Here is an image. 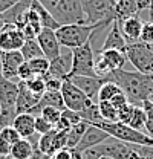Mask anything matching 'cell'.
<instances>
[{
    "label": "cell",
    "mask_w": 153,
    "mask_h": 159,
    "mask_svg": "<svg viewBox=\"0 0 153 159\" xmlns=\"http://www.w3.org/2000/svg\"><path fill=\"white\" fill-rule=\"evenodd\" d=\"M106 81H114L119 86L129 102L133 106H141L153 90V74H141L138 70L118 69L106 77Z\"/></svg>",
    "instance_id": "cell-1"
},
{
    "label": "cell",
    "mask_w": 153,
    "mask_h": 159,
    "mask_svg": "<svg viewBox=\"0 0 153 159\" xmlns=\"http://www.w3.org/2000/svg\"><path fill=\"white\" fill-rule=\"evenodd\" d=\"M107 25H112V21H101L98 25H83V23H72V25H64L60 26L55 34L61 44V48L66 49H75L87 43L94 37V34L106 28Z\"/></svg>",
    "instance_id": "cell-2"
},
{
    "label": "cell",
    "mask_w": 153,
    "mask_h": 159,
    "mask_svg": "<svg viewBox=\"0 0 153 159\" xmlns=\"http://www.w3.org/2000/svg\"><path fill=\"white\" fill-rule=\"evenodd\" d=\"M96 127L103 129L110 136L119 139V141H124V142H129V144H141V145H150V147H153V138L150 135H147L146 132H139L136 129H132L127 124L103 121V122L96 124Z\"/></svg>",
    "instance_id": "cell-3"
},
{
    "label": "cell",
    "mask_w": 153,
    "mask_h": 159,
    "mask_svg": "<svg viewBox=\"0 0 153 159\" xmlns=\"http://www.w3.org/2000/svg\"><path fill=\"white\" fill-rule=\"evenodd\" d=\"M72 54V69L69 77L83 75V77H96L95 74V55H94V48H92V39L83 46L75 48L71 51ZM67 77V78H69Z\"/></svg>",
    "instance_id": "cell-4"
},
{
    "label": "cell",
    "mask_w": 153,
    "mask_h": 159,
    "mask_svg": "<svg viewBox=\"0 0 153 159\" xmlns=\"http://www.w3.org/2000/svg\"><path fill=\"white\" fill-rule=\"evenodd\" d=\"M51 14L60 26L72 23L87 25L81 0H58L57 5L51 9Z\"/></svg>",
    "instance_id": "cell-5"
},
{
    "label": "cell",
    "mask_w": 153,
    "mask_h": 159,
    "mask_svg": "<svg viewBox=\"0 0 153 159\" xmlns=\"http://www.w3.org/2000/svg\"><path fill=\"white\" fill-rule=\"evenodd\" d=\"M94 150L100 156H109V158L114 159H142L138 155V152L135 150L133 144L119 141L114 136H110L104 142L98 144L96 147H94Z\"/></svg>",
    "instance_id": "cell-6"
},
{
    "label": "cell",
    "mask_w": 153,
    "mask_h": 159,
    "mask_svg": "<svg viewBox=\"0 0 153 159\" xmlns=\"http://www.w3.org/2000/svg\"><path fill=\"white\" fill-rule=\"evenodd\" d=\"M87 25H98L101 21H114L115 6L109 0H81Z\"/></svg>",
    "instance_id": "cell-7"
},
{
    "label": "cell",
    "mask_w": 153,
    "mask_h": 159,
    "mask_svg": "<svg viewBox=\"0 0 153 159\" xmlns=\"http://www.w3.org/2000/svg\"><path fill=\"white\" fill-rule=\"evenodd\" d=\"M126 55H127V61L133 64V67L138 72L153 74V52L146 43L136 41L132 44H127Z\"/></svg>",
    "instance_id": "cell-8"
},
{
    "label": "cell",
    "mask_w": 153,
    "mask_h": 159,
    "mask_svg": "<svg viewBox=\"0 0 153 159\" xmlns=\"http://www.w3.org/2000/svg\"><path fill=\"white\" fill-rule=\"evenodd\" d=\"M61 95H63V99H64L66 109H71V110H75V112L84 110L86 107H89L94 102V101H90V99L87 98L69 78L63 80Z\"/></svg>",
    "instance_id": "cell-9"
},
{
    "label": "cell",
    "mask_w": 153,
    "mask_h": 159,
    "mask_svg": "<svg viewBox=\"0 0 153 159\" xmlns=\"http://www.w3.org/2000/svg\"><path fill=\"white\" fill-rule=\"evenodd\" d=\"M25 43V35L16 25L6 23L0 29V52L20 51Z\"/></svg>",
    "instance_id": "cell-10"
},
{
    "label": "cell",
    "mask_w": 153,
    "mask_h": 159,
    "mask_svg": "<svg viewBox=\"0 0 153 159\" xmlns=\"http://www.w3.org/2000/svg\"><path fill=\"white\" fill-rule=\"evenodd\" d=\"M37 41L43 51V55L49 60H55L61 55V44L57 39V34L54 29L43 28L41 32L37 35Z\"/></svg>",
    "instance_id": "cell-11"
},
{
    "label": "cell",
    "mask_w": 153,
    "mask_h": 159,
    "mask_svg": "<svg viewBox=\"0 0 153 159\" xmlns=\"http://www.w3.org/2000/svg\"><path fill=\"white\" fill-rule=\"evenodd\" d=\"M17 97H19V83L5 78L0 72V109L2 110H16Z\"/></svg>",
    "instance_id": "cell-12"
},
{
    "label": "cell",
    "mask_w": 153,
    "mask_h": 159,
    "mask_svg": "<svg viewBox=\"0 0 153 159\" xmlns=\"http://www.w3.org/2000/svg\"><path fill=\"white\" fill-rule=\"evenodd\" d=\"M69 80L75 84L76 87L94 102H98V92L100 87L103 86V83L106 81L104 78H98V77H83V75H75V77H69Z\"/></svg>",
    "instance_id": "cell-13"
},
{
    "label": "cell",
    "mask_w": 153,
    "mask_h": 159,
    "mask_svg": "<svg viewBox=\"0 0 153 159\" xmlns=\"http://www.w3.org/2000/svg\"><path fill=\"white\" fill-rule=\"evenodd\" d=\"M0 57H2V67H0V72L5 78L12 80L16 81L17 78V70L21 66V63L25 61L23 55L20 51H9V52H0Z\"/></svg>",
    "instance_id": "cell-14"
},
{
    "label": "cell",
    "mask_w": 153,
    "mask_h": 159,
    "mask_svg": "<svg viewBox=\"0 0 153 159\" xmlns=\"http://www.w3.org/2000/svg\"><path fill=\"white\" fill-rule=\"evenodd\" d=\"M40 98L35 93H32L25 81H19V97H17V102H16V112L17 115L20 113H31L32 109L40 102Z\"/></svg>",
    "instance_id": "cell-15"
},
{
    "label": "cell",
    "mask_w": 153,
    "mask_h": 159,
    "mask_svg": "<svg viewBox=\"0 0 153 159\" xmlns=\"http://www.w3.org/2000/svg\"><path fill=\"white\" fill-rule=\"evenodd\" d=\"M107 138H110V135H109L107 132H104L103 129H100V127H96V125H90V124H89L87 130L84 132L83 138H81V141L78 142V145H76L75 148L84 153L86 150L94 148V147H96L98 144L104 142Z\"/></svg>",
    "instance_id": "cell-16"
},
{
    "label": "cell",
    "mask_w": 153,
    "mask_h": 159,
    "mask_svg": "<svg viewBox=\"0 0 153 159\" xmlns=\"http://www.w3.org/2000/svg\"><path fill=\"white\" fill-rule=\"evenodd\" d=\"M142 25H144V21L141 20L139 14L132 16V17H129V19H126L124 21L119 23L121 32H123L124 39L127 41V44H132V43L139 41L141 31H142Z\"/></svg>",
    "instance_id": "cell-17"
},
{
    "label": "cell",
    "mask_w": 153,
    "mask_h": 159,
    "mask_svg": "<svg viewBox=\"0 0 153 159\" xmlns=\"http://www.w3.org/2000/svg\"><path fill=\"white\" fill-rule=\"evenodd\" d=\"M109 49H116V51H121V52H126V49H127V41L121 32L119 21H116V20L112 21L110 31L107 32V37H106L104 44L101 48V51H109Z\"/></svg>",
    "instance_id": "cell-18"
},
{
    "label": "cell",
    "mask_w": 153,
    "mask_h": 159,
    "mask_svg": "<svg viewBox=\"0 0 153 159\" xmlns=\"http://www.w3.org/2000/svg\"><path fill=\"white\" fill-rule=\"evenodd\" d=\"M71 69H72V54H66V55H60L55 60H51V64H49V70L46 75L52 77V78H60L64 80L69 77L71 74Z\"/></svg>",
    "instance_id": "cell-19"
},
{
    "label": "cell",
    "mask_w": 153,
    "mask_h": 159,
    "mask_svg": "<svg viewBox=\"0 0 153 159\" xmlns=\"http://www.w3.org/2000/svg\"><path fill=\"white\" fill-rule=\"evenodd\" d=\"M44 107H55V109H60V110H64L66 106H64V99H63V95H61V90L58 92H52V90H46L41 98H40V102L32 109V115L37 116L40 115V112L44 109Z\"/></svg>",
    "instance_id": "cell-20"
},
{
    "label": "cell",
    "mask_w": 153,
    "mask_h": 159,
    "mask_svg": "<svg viewBox=\"0 0 153 159\" xmlns=\"http://www.w3.org/2000/svg\"><path fill=\"white\" fill-rule=\"evenodd\" d=\"M12 127L19 132L21 138L28 139L31 135L35 133V116L32 113H20L14 119Z\"/></svg>",
    "instance_id": "cell-21"
},
{
    "label": "cell",
    "mask_w": 153,
    "mask_h": 159,
    "mask_svg": "<svg viewBox=\"0 0 153 159\" xmlns=\"http://www.w3.org/2000/svg\"><path fill=\"white\" fill-rule=\"evenodd\" d=\"M139 14L136 0H118L115 3V20L116 21H124L126 19Z\"/></svg>",
    "instance_id": "cell-22"
},
{
    "label": "cell",
    "mask_w": 153,
    "mask_h": 159,
    "mask_svg": "<svg viewBox=\"0 0 153 159\" xmlns=\"http://www.w3.org/2000/svg\"><path fill=\"white\" fill-rule=\"evenodd\" d=\"M100 55L104 58V61L107 63L109 69L114 72L118 69H124V64L127 61V55L126 52L116 51V49H109V51H100Z\"/></svg>",
    "instance_id": "cell-23"
},
{
    "label": "cell",
    "mask_w": 153,
    "mask_h": 159,
    "mask_svg": "<svg viewBox=\"0 0 153 159\" xmlns=\"http://www.w3.org/2000/svg\"><path fill=\"white\" fill-rule=\"evenodd\" d=\"M31 9H34V11L38 14V19H40V21H41V26H43V28L54 29V31H57L58 28H60V25L57 23V20L52 17L51 11H49L48 8H44L38 0H32V3H31Z\"/></svg>",
    "instance_id": "cell-24"
},
{
    "label": "cell",
    "mask_w": 153,
    "mask_h": 159,
    "mask_svg": "<svg viewBox=\"0 0 153 159\" xmlns=\"http://www.w3.org/2000/svg\"><path fill=\"white\" fill-rule=\"evenodd\" d=\"M34 153V147L31 145V142L28 139L21 138L17 141L12 147H11V159H29Z\"/></svg>",
    "instance_id": "cell-25"
},
{
    "label": "cell",
    "mask_w": 153,
    "mask_h": 159,
    "mask_svg": "<svg viewBox=\"0 0 153 159\" xmlns=\"http://www.w3.org/2000/svg\"><path fill=\"white\" fill-rule=\"evenodd\" d=\"M87 127H89V124H87L86 121H81L80 124L71 127V129H69V133H67V144H66V148H69V150L75 148L76 145H78V142H80L81 138H83L84 132L87 130Z\"/></svg>",
    "instance_id": "cell-26"
},
{
    "label": "cell",
    "mask_w": 153,
    "mask_h": 159,
    "mask_svg": "<svg viewBox=\"0 0 153 159\" xmlns=\"http://www.w3.org/2000/svg\"><path fill=\"white\" fill-rule=\"evenodd\" d=\"M20 52H21V55H23L25 61H31V60L38 58V57H44V55H43V51H41L40 44H38L37 39L25 40V43H23Z\"/></svg>",
    "instance_id": "cell-27"
},
{
    "label": "cell",
    "mask_w": 153,
    "mask_h": 159,
    "mask_svg": "<svg viewBox=\"0 0 153 159\" xmlns=\"http://www.w3.org/2000/svg\"><path fill=\"white\" fill-rule=\"evenodd\" d=\"M80 115H81V119H83V121H86V122L90 124V125H96V124H100V122L104 121V118L101 116L98 102H92L89 107H86L84 110H81Z\"/></svg>",
    "instance_id": "cell-28"
},
{
    "label": "cell",
    "mask_w": 153,
    "mask_h": 159,
    "mask_svg": "<svg viewBox=\"0 0 153 159\" xmlns=\"http://www.w3.org/2000/svg\"><path fill=\"white\" fill-rule=\"evenodd\" d=\"M55 133H57V129L44 133V135H40L38 139V148L40 152H43L44 155H49V156H54L55 155V148H54V142H55Z\"/></svg>",
    "instance_id": "cell-29"
},
{
    "label": "cell",
    "mask_w": 153,
    "mask_h": 159,
    "mask_svg": "<svg viewBox=\"0 0 153 159\" xmlns=\"http://www.w3.org/2000/svg\"><path fill=\"white\" fill-rule=\"evenodd\" d=\"M119 93H123V90L119 89L118 84H115L114 81H104L98 92V102L100 101H112Z\"/></svg>",
    "instance_id": "cell-30"
},
{
    "label": "cell",
    "mask_w": 153,
    "mask_h": 159,
    "mask_svg": "<svg viewBox=\"0 0 153 159\" xmlns=\"http://www.w3.org/2000/svg\"><path fill=\"white\" fill-rule=\"evenodd\" d=\"M127 125H130L132 129H136L139 132H146V112L142 106H135L130 122Z\"/></svg>",
    "instance_id": "cell-31"
},
{
    "label": "cell",
    "mask_w": 153,
    "mask_h": 159,
    "mask_svg": "<svg viewBox=\"0 0 153 159\" xmlns=\"http://www.w3.org/2000/svg\"><path fill=\"white\" fill-rule=\"evenodd\" d=\"M101 116L107 122H118V109L114 107V104L110 101H100L98 102Z\"/></svg>",
    "instance_id": "cell-32"
},
{
    "label": "cell",
    "mask_w": 153,
    "mask_h": 159,
    "mask_svg": "<svg viewBox=\"0 0 153 159\" xmlns=\"http://www.w3.org/2000/svg\"><path fill=\"white\" fill-rule=\"evenodd\" d=\"M28 63H29V66H31L34 75H38V77L46 75L48 70H49V64H51V61L46 58V57H38V58L31 60V61H28Z\"/></svg>",
    "instance_id": "cell-33"
},
{
    "label": "cell",
    "mask_w": 153,
    "mask_h": 159,
    "mask_svg": "<svg viewBox=\"0 0 153 159\" xmlns=\"http://www.w3.org/2000/svg\"><path fill=\"white\" fill-rule=\"evenodd\" d=\"M26 83V86H28V89L32 92V93H35L38 97H41L44 92H46V81L43 77H38V75H34L32 78H29L28 81H25Z\"/></svg>",
    "instance_id": "cell-34"
},
{
    "label": "cell",
    "mask_w": 153,
    "mask_h": 159,
    "mask_svg": "<svg viewBox=\"0 0 153 159\" xmlns=\"http://www.w3.org/2000/svg\"><path fill=\"white\" fill-rule=\"evenodd\" d=\"M141 106L146 112V133L153 138V102L146 99Z\"/></svg>",
    "instance_id": "cell-35"
},
{
    "label": "cell",
    "mask_w": 153,
    "mask_h": 159,
    "mask_svg": "<svg viewBox=\"0 0 153 159\" xmlns=\"http://www.w3.org/2000/svg\"><path fill=\"white\" fill-rule=\"evenodd\" d=\"M40 115L46 119L48 122H51V124L55 127L58 124V121H60V118H61V110H60V109H55V107H44V109L40 112Z\"/></svg>",
    "instance_id": "cell-36"
},
{
    "label": "cell",
    "mask_w": 153,
    "mask_h": 159,
    "mask_svg": "<svg viewBox=\"0 0 153 159\" xmlns=\"http://www.w3.org/2000/svg\"><path fill=\"white\" fill-rule=\"evenodd\" d=\"M94 67H95V74L98 78H106L109 74H112V70L109 69V66H107V63L104 61V58L100 55V52H98V55L95 57V64H94Z\"/></svg>",
    "instance_id": "cell-37"
},
{
    "label": "cell",
    "mask_w": 153,
    "mask_h": 159,
    "mask_svg": "<svg viewBox=\"0 0 153 159\" xmlns=\"http://www.w3.org/2000/svg\"><path fill=\"white\" fill-rule=\"evenodd\" d=\"M135 106L127 102L124 104L123 107L118 109V122H123V124H129L130 122V118H132V113H133Z\"/></svg>",
    "instance_id": "cell-38"
},
{
    "label": "cell",
    "mask_w": 153,
    "mask_h": 159,
    "mask_svg": "<svg viewBox=\"0 0 153 159\" xmlns=\"http://www.w3.org/2000/svg\"><path fill=\"white\" fill-rule=\"evenodd\" d=\"M61 118L64 119V121H67V124L71 125V127H74L76 124H80L83 119H81V115H80V112H75V110H71V109H64V110H61Z\"/></svg>",
    "instance_id": "cell-39"
},
{
    "label": "cell",
    "mask_w": 153,
    "mask_h": 159,
    "mask_svg": "<svg viewBox=\"0 0 153 159\" xmlns=\"http://www.w3.org/2000/svg\"><path fill=\"white\" fill-rule=\"evenodd\" d=\"M0 136L3 139H6L11 145H14L17 141H20L21 139V136L19 135V132L12 127V125H8V127H5L2 132H0Z\"/></svg>",
    "instance_id": "cell-40"
},
{
    "label": "cell",
    "mask_w": 153,
    "mask_h": 159,
    "mask_svg": "<svg viewBox=\"0 0 153 159\" xmlns=\"http://www.w3.org/2000/svg\"><path fill=\"white\" fill-rule=\"evenodd\" d=\"M54 129H55V127H54L51 122H48L41 115H37V116H35V132H37L38 135H44V133H48V132H51V130H54Z\"/></svg>",
    "instance_id": "cell-41"
},
{
    "label": "cell",
    "mask_w": 153,
    "mask_h": 159,
    "mask_svg": "<svg viewBox=\"0 0 153 159\" xmlns=\"http://www.w3.org/2000/svg\"><path fill=\"white\" fill-rule=\"evenodd\" d=\"M139 41H142V43H146V44L153 43V21H144Z\"/></svg>",
    "instance_id": "cell-42"
},
{
    "label": "cell",
    "mask_w": 153,
    "mask_h": 159,
    "mask_svg": "<svg viewBox=\"0 0 153 159\" xmlns=\"http://www.w3.org/2000/svg\"><path fill=\"white\" fill-rule=\"evenodd\" d=\"M32 77H34V72H32L29 63L28 61H23L21 66L19 67V70H17V78H19V81H28V80L32 78Z\"/></svg>",
    "instance_id": "cell-43"
},
{
    "label": "cell",
    "mask_w": 153,
    "mask_h": 159,
    "mask_svg": "<svg viewBox=\"0 0 153 159\" xmlns=\"http://www.w3.org/2000/svg\"><path fill=\"white\" fill-rule=\"evenodd\" d=\"M43 78H44V81H46V90H52V92H58V90H61L63 80L52 78V77H49V75H43Z\"/></svg>",
    "instance_id": "cell-44"
},
{
    "label": "cell",
    "mask_w": 153,
    "mask_h": 159,
    "mask_svg": "<svg viewBox=\"0 0 153 159\" xmlns=\"http://www.w3.org/2000/svg\"><path fill=\"white\" fill-rule=\"evenodd\" d=\"M11 144L6 141V139H3L0 136V156L2 158H9V155H11Z\"/></svg>",
    "instance_id": "cell-45"
},
{
    "label": "cell",
    "mask_w": 153,
    "mask_h": 159,
    "mask_svg": "<svg viewBox=\"0 0 153 159\" xmlns=\"http://www.w3.org/2000/svg\"><path fill=\"white\" fill-rule=\"evenodd\" d=\"M110 102L114 104V107L119 109V107H123L124 104H127V102H129V99H127V97H126L124 93H119V95H116V97H115Z\"/></svg>",
    "instance_id": "cell-46"
},
{
    "label": "cell",
    "mask_w": 153,
    "mask_h": 159,
    "mask_svg": "<svg viewBox=\"0 0 153 159\" xmlns=\"http://www.w3.org/2000/svg\"><path fill=\"white\" fill-rule=\"evenodd\" d=\"M20 0H0V14L6 12L8 9H11L16 3H19Z\"/></svg>",
    "instance_id": "cell-47"
},
{
    "label": "cell",
    "mask_w": 153,
    "mask_h": 159,
    "mask_svg": "<svg viewBox=\"0 0 153 159\" xmlns=\"http://www.w3.org/2000/svg\"><path fill=\"white\" fill-rule=\"evenodd\" d=\"M52 159H72V152L69 148H61L52 156Z\"/></svg>",
    "instance_id": "cell-48"
},
{
    "label": "cell",
    "mask_w": 153,
    "mask_h": 159,
    "mask_svg": "<svg viewBox=\"0 0 153 159\" xmlns=\"http://www.w3.org/2000/svg\"><path fill=\"white\" fill-rule=\"evenodd\" d=\"M150 3L152 0H136V5H138V11H146V9H150Z\"/></svg>",
    "instance_id": "cell-49"
},
{
    "label": "cell",
    "mask_w": 153,
    "mask_h": 159,
    "mask_svg": "<svg viewBox=\"0 0 153 159\" xmlns=\"http://www.w3.org/2000/svg\"><path fill=\"white\" fill-rule=\"evenodd\" d=\"M38 2H40V3H41V5L44 6V8H48V9L51 11V9H52V8H54V6L57 5L58 0H38Z\"/></svg>",
    "instance_id": "cell-50"
},
{
    "label": "cell",
    "mask_w": 153,
    "mask_h": 159,
    "mask_svg": "<svg viewBox=\"0 0 153 159\" xmlns=\"http://www.w3.org/2000/svg\"><path fill=\"white\" fill-rule=\"evenodd\" d=\"M71 152H72V159H86L84 158V153L80 152V150H76V148H72Z\"/></svg>",
    "instance_id": "cell-51"
},
{
    "label": "cell",
    "mask_w": 153,
    "mask_h": 159,
    "mask_svg": "<svg viewBox=\"0 0 153 159\" xmlns=\"http://www.w3.org/2000/svg\"><path fill=\"white\" fill-rule=\"evenodd\" d=\"M3 26H5V20H3V16L0 14V29H2Z\"/></svg>",
    "instance_id": "cell-52"
},
{
    "label": "cell",
    "mask_w": 153,
    "mask_h": 159,
    "mask_svg": "<svg viewBox=\"0 0 153 159\" xmlns=\"http://www.w3.org/2000/svg\"><path fill=\"white\" fill-rule=\"evenodd\" d=\"M149 101H152V102H153V90L150 92V95H149Z\"/></svg>",
    "instance_id": "cell-53"
},
{
    "label": "cell",
    "mask_w": 153,
    "mask_h": 159,
    "mask_svg": "<svg viewBox=\"0 0 153 159\" xmlns=\"http://www.w3.org/2000/svg\"><path fill=\"white\" fill-rule=\"evenodd\" d=\"M147 46L150 48V51H152V52H153V43H150V44H147Z\"/></svg>",
    "instance_id": "cell-54"
},
{
    "label": "cell",
    "mask_w": 153,
    "mask_h": 159,
    "mask_svg": "<svg viewBox=\"0 0 153 159\" xmlns=\"http://www.w3.org/2000/svg\"><path fill=\"white\" fill-rule=\"evenodd\" d=\"M100 159H114V158H109V156H101Z\"/></svg>",
    "instance_id": "cell-55"
},
{
    "label": "cell",
    "mask_w": 153,
    "mask_h": 159,
    "mask_svg": "<svg viewBox=\"0 0 153 159\" xmlns=\"http://www.w3.org/2000/svg\"><path fill=\"white\" fill-rule=\"evenodd\" d=\"M109 2H110V3H112V5H114V6H115V3H116L118 0H109Z\"/></svg>",
    "instance_id": "cell-56"
},
{
    "label": "cell",
    "mask_w": 153,
    "mask_h": 159,
    "mask_svg": "<svg viewBox=\"0 0 153 159\" xmlns=\"http://www.w3.org/2000/svg\"><path fill=\"white\" fill-rule=\"evenodd\" d=\"M0 67H2V57H0Z\"/></svg>",
    "instance_id": "cell-57"
},
{
    "label": "cell",
    "mask_w": 153,
    "mask_h": 159,
    "mask_svg": "<svg viewBox=\"0 0 153 159\" xmlns=\"http://www.w3.org/2000/svg\"><path fill=\"white\" fill-rule=\"evenodd\" d=\"M0 110H2V109H0Z\"/></svg>",
    "instance_id": "cell-58"
}]
</instances>
